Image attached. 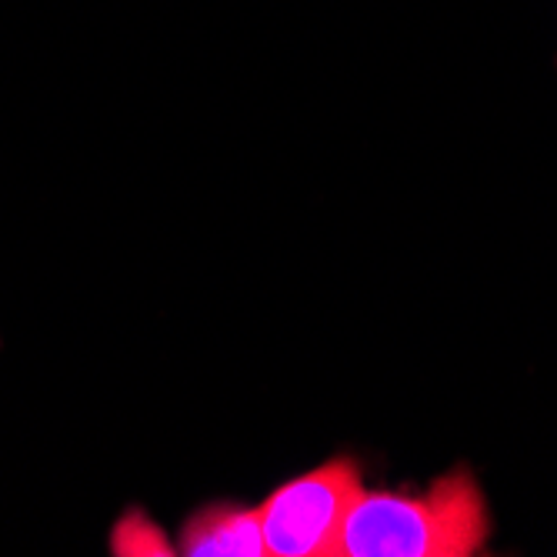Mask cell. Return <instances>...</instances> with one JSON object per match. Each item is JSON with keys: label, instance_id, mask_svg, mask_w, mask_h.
I'll return each instance as SVG.
<instances>
[{"label": "cell", "instance_id": "7a4b0ae2", "mask_svg": "<svg viewBox=\"0 0 557 557\" xmlns=\"http://www.w3.org/2000/svg\"><path fill=\"white\" fill-rule=\"evenodd\" d=\"M364 491L361 465L347 454L281 484L258 504L268 557H334L341 531Z\"/></svg>", "mask_w": 557, "mask_h": 557}, {"label": "cell", "instance_id": "277c9868", "mask_svg": "<svg viewBox=\"0 0 557 557\" xmlns=\"http://www.w3.org/2000/svg\"><path fill=\"white\" fill-rule=\"evenodd\" d=\"M111 550L158 557V554H174V544L161 534V528L150 518H144L140 511H127L111 534Z\"/></svg>", "mask_w": 557, "mask_h": 557}, {"label": "cell", "instance_id": "6da1fadb", "mask_svg": "<svg viewBox=\"0 0 557 557\" xmlns=\"http://www.w3.org/2000/svg\"><path fill=\"white\" fill-rule=\"evenodd\" d=\"M491 515L478 478L441 474L421 494L364 491L334 557H471L487 544Z\"/></svg>", "mask_w": 557, "mask_h": 557}, {"label": "cell", "instance_id": "3957f363", "mask_svg": "<svg viewBox=\"0 0 557 557\" xmlns=\"http://www.w3.org/2000/svg\"><path fill=\"white\" fill-rule=\"evenodd\" d=\"M174 550L187 557H268L261 511L240 504H208L184 521Z\"/></svg>", "mask_w": 557, "mask_h": 557}]
</instances>
